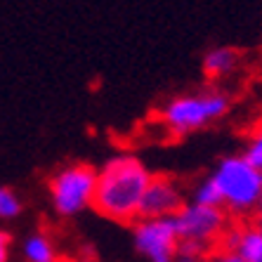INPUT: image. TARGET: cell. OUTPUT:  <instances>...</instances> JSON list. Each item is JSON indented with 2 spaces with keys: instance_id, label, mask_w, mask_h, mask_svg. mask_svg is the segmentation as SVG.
Wrapping results in <instances>:
<instances>
[{
  "instance_id": "6da1fadb",
  "label": "cell",
  "mask_w": 262,
  "mask_h": 262,
  "mask_svg": "<svg viewBox=\"0 0 262 262\" xmlns=\"http://www.w3.org/2000/svg\"><path fill=\"white\" fill-rule=\"evenodd\" d=\"M151 172L133 154H116L97 170L92 208L102 217L128 225L140 220V203Z\"/></svg>"
},
{
  "instance_id": "7a4b0ae2",
  "label": "cell",
  "mask_w": 262,
  "mask_h": 262,
  "mask_svg": "<svg viewBox=\"0 0 262 262\" xmlns=\"http://www.w3.org/2000/svg\"><path fill=\"white\" fill-rule=\"evenodd\" d=\"M222 196V208L234 215L255 213L262 201V170L246 161V156H225L213 175Z\"/></svg>"
},
{
  "instance_id": "3957f363",
  "label": "cell",
  "mask_w": 262,
  "mask_h": 262,
  "mask_svg": "<svg viewBox=\"0 0 262 262\" xmlns=\"http://www.w3.org/2000/svg\"><path fill=\"white\" fill-rule=\"evenodd\" d=\"M232 106V99L225 92L208 90L196 95H177L161 106L159 116L163 125L175 135H189L210 123L220 121Z\"/></svg>"
},
{
  "instance_id": "277c9868",
  "label": "cell",
  "mask_w": 262,
  "mask_h": 262,
  "mask_svg": "<svg viewBox=\"0 0 262 262\" xmlns=\"http://www.w3.org/2000/svg\"><path fill=\"white\" fill-rule=\"evenodd\" d=\"M97 187V170L88 163H71L52 172L48 180V194L55 213L61 217H76L92 208Z\"/></svg>"
},
{
  "instance_id": "5b68a950",
  "label": "cell",
  "mask_w": 262,
  "mask_h": 262,
  "mask_svg": "<svg viewBox=\"0 0 262 262\" xmlns=\"http://www.w3.org/2000/svg\"><path fill=\"white\" fill-rule=\"evenodd\" d=\"M180 241H191L210 248L213 241H222L227 232V213L225 208L184 203V208L172 217Z\"/></svg>"
},
{
  "instance_id": "8992f818",
  "label": "cell",
  "mask_w": 262,
  "mask_h": 262,
  "mask_svg": "<svg viewBox=\"0 0 262 262\" xmlns=\"http://www.w3.org/2000/svg\"><path fill=\"white\" fill-rule=\"evenodd\" d=\"M133 244L146 262H177L180 234L172 217L137 220L133 227Z\"/></svg>"
},
{
  "instance_id": "52a82bcc",
  "label": "cell",
  "mask_w": 262,
  "mask_h": 262,
  "mask_svg": "<svg viewBox=\"0 0 262 262\" xmlns=\"http://www.w3.org/2000/svg\"><path fill=\"white\" fill-rule=\"evenodd\" d=\"M182 184L170 175H154L140 203V220H168L184 208Z\"/></svg>"
},
{
  "instance_id": "ba28073f",
  "label": "cell",
  "mask_w": 262,
  "mask_h": 262,
  "mask_svg": "<svg viewBox=\"0 0 262 262\" xmlns=\"http://www.w3.org/2000/svg\"><path fill=\"white\" fill-rule=\"evenodd\" d=\"M222 246L227 253L238 255L241 262H262V229L255 225L250 227H227Z\"/></svg>"
},
{
  "instance_id": "9c48e42d",
  "label": "cell",
  "mask_w": 262,
  "mask_h": 262,
  "mask_svg": "<svg viewBox=\"0 0 262 262\" xmlns=\"http://www.w3.org/2000/svg\"><path fill=\"white\" fill-rule=\"evenodd\" d=\"M241 64V52L229 45H220V48H210L203 55V73L210 80H220L232 76Z\"/></svg>"
},
{
  "instance_id": "30bf717a",
  "label": "cell",
  "mask_w": 262,
  "mask_h": 262,
  "mask_svg": "<svg viewBox=\"0 0 262 262\" xmlns=\"http://www.w3.org/2000/svg\"><path fill=\"white\" fill-rule=\"evenodd\" d=\"M21 255H24V262H57V248L50 236L36 232L24 238Z\"/></svg>"
},
{
  "instance_id": "8fae6325",
  "label": "cell",
  "mask_w": 262,
  "mask_h": 262,
  "mask_svg": "<svg viewBox=\"0 0 262 262\" xmlns=\"http://www.w3.org/2000/svg\"><path fill=\"white\" fill-rule=\"evenodd\" d=\"M191 203H199V206L222 208V196H220L217 184L213 182V177H210V175L203 177L201 182L194 187V194H191Z\"/></svg>"
},
{
  "instance_id": "7c38bea8",
  "label": "cell",
  "mask_w": 262,
  "mask_h": 262,
  "mask_svg": "<svg viewBox=\"0 0 262 262\" xmlns=\"http://www.w3.org/2000/svg\"><path fill=\"white\" fill-rule=\"evenodd\" d=\"M21 213V201L10 187H0V220H14Z\"/></svg>"
},
{
  "instance_id": "4fadbf2b",
  "label": "cell",
  "mask_w": 262,
  "mask_h": 262,
  "mask_svg": "<svg viewBox=\"0 0 262 262\" xmlns=\"http://www.w3.org/2000/svg\"><path fill=\"white\" fill-rule=\"evenodd\" d=\"M244 156H246V161H248V163H253L257 170H262V128L257 130L253 137H250Z\"/></svg>"
},
{
  "instance_id": "5bb4252c",
  "label": "cell",
  "mask_w": 262,
  "mask_h": 262,
  "mask_svg": "<svg viewBox=\"0 0 262 262\" xmlns=\"http://www.w3.org/2000/svg\"><path fill=\"white\" fill-rule=\"evenodd\" d=\"M10 250H12V236L0 229V262H10Z\"/></svg>"
},
{
  "instance_id": "9a60e30c",
  "label": "cell",
  "mask_w": 262,
  "mask_h": 262,
  "mask_svg": "<svg viewBox=\"0 0 262 262\" xmlns=\"http://www.w3.org/2000/svg\"><path fill=\"white\" fill-rule=\"evenodd\" d=\"M213 262H241L238 260V255H234V253H220L217 257H213Z\"/></svg>"
},
{
  "instance_id": "2e32d148",
  "label": "cell",
  "mask_w": 262,
  "mask_h": 262,
  "mask_svg": "<svg viewBox=\"0 0 262 262\" xmlns=\"http://www.w3.org/2000/svg\"><path fill=\"white\" fill-rule=\"evenodd\" d=\"M253 225L262 229V201L257 203V208H255V222H253Z\"/></svg>"
},
{
  "instance_id": "e0dca14e",
  "label": "cell",
  "mask_w": 262,
  "mask_h": 262,
  "mask_svg": "<svg viewBox=\"0 0 262 262\" xmlns=\"http://www.w3.org/2000/svg\"><path fill=\"white\" fill-rule=\"evenodd\" d=\"M196 262H206V260H196Z\"/></svg>"
}]
</instances>
